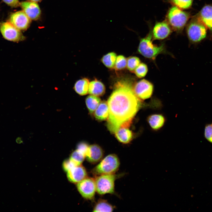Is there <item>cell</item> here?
Returning a JSON list of instances; mask_svg holds the SVG:
<instances>
[{
  "label": "cell",
  "mask_w": 212,
  "mask_h": 212,
  "mask_svg": "<svg viewBox=\"0 0 212 212\" xmlns=\"http://www.w3.org/2000/svg\"><path fill=\"white\" fill-rule=\"evenodd\" d=\"M116 138L124 144L129 143L132 140L133 134L128 127H120L115 133Z\"/></svg>",
  "instance_id": "2e32d148"
},
{
  "label": "cell",
  "mask_w": 212,
  "mask_h": 212,
  "mask_svg": "<svg viewBox=\"0 0 212 212\" xmlns=\"http://www.w3.org/2000/svg\"><path fill=\"white\" fill-rule=\"evenodd\" d=\"M204 135L206 138L212 144V124L207 125L206 126Z\"/></svg>",
  "instance_id": "f1b7e54d"
},
{
  "label": "cell",
  "mask_w": 212,
  "mask_h": 212,
  "mask_svg": "<svg viewBox=\"0 0 212 212\" xmlns=\"http://www.w3.org/2000/svg\"><path fill=\"white\" fill-rule=\"evenodd\" d=\"M196 16L207 29L212 30V6H205Z\"/></svg>",
  "instance_id": "9a60e30c"
},
{
  "label": "cell",
  "mask_w": 212,
  "mask_h": 212,
  "mask_svg": "<svg viewBox=\"0 0 212 212\" xmlns=\"http://www.w3.org/2000/svg\"><path fill=\"white\" fill-rule=\"evenodd\" d=\"M169 2L181 9H187L191 6L193 0H168Z\"/></svg>",
  "instance_id": "cb8c5ba5"
},
{
  "label": "cell",
  "mask_w": 212,
  "mask_h": 212,
  "mask_svg": "<svg viewBox=\"0 0 212 212\" xmlns=\"http://www.w3.org/2000/svg\"><path fill=\"white\" fill-rule=\"evenodd\" d=\"M140 63V60L139 58L135 56L130 57L127 60V67L130 71L134 72Z\"/></svg>",
  "instance_id": "d4e9b609"
},
{
  "label": "cell",
  "mask_w": 212,
  "mask_h": 212,
  "mask_svg": "<svg viewBox=\"0 0 212 212\" xmlns=\"http://www.w3.org/2000/svg\"><path fill=\"white\" fill-rule=\"evenodd\" d=\"M89 146L88 144L86 143L81 142L78 144L77 149L82 153L85 156Z\"/></svg>",
  "instance_id": "4dcf8cb0"
},
{
  "label": "cell",
  "mask_w": 212,
  "mask_h": 212,
  "mask_svg": "<svg viewBox=\"0 0 212 212\" xmlns=\"http://www.w3.org/2000/svg\"><path fill=\"white\" fill-rule=\"evenodd\" d=\"M77 188L81 196L88 200L93 199L96 191L95 180L86 177L77 183Z\"/></svg>",
  "instance_id": "ba28073f"
},
{
  "label": "cell",
  "mask_w": 212,
  "mask_h": 212,
  "mask_svg": "<svg viewBox=\"0 0 212 212\" xmlns=\"http://www.w3.org/2000/svg\"><path fill=\"white\" fill-rule=\"evenodd\" d=\"M78 165L70 159L65 160L63 164L64 169L67 172L74 167Z\"/></svg>",
  "instance_id": "f546056e"
},
{
  "label": "cell",
  "mask_w": 212,
  "mask_h": 212,
  "mask_svg": "<svg viewBox=\"0 0 212 212\" xmlns=\"http://www.w3.org/2000/svg\"><path fill=\"white\" fill-rule=\"evenodd\" d=\"M207 28L196 16L188 24L186 33L189 41L193 43L200 42L206 37Z\"/></svg>",
  "instance_id": "5b68a950"
},
{
  "label": "cell",
  "mask_w": 212,
  "mask_h": 212,
  "mask_svg": "<svg viewBox=\"0 0 212 212\" xmlns=\"http://www.w3.org/2000/svg\"><path fill=\"white\" fill-rule=\"evenodd\" d=\"M153 40L152 30L150 29L147 35L140 39L138 51L145 57L153 61L158 55L166 52L164 43L156 45L153 44Z\"/></svg>",
  "instance_id": "7a4b0ae2"
},
{
  "label": "cell",
  "mask_w": 212,
  "mask_h": 212,
  "mask_svg": "<svg viewBox=\"0 0 212 212\" xmlns=\"http://www.w3.org/2000/svg\"><path fill=\"white\" fill-rule=\"evenodd\" d=\"M107 101L109 115L107 125L115 134L121 127H129L140 108L141 101L135 95L130 83L118 82Z\"/></svg>",
  "instance_id": "6da1fadb"
},
{
  "label": "cell",
  "mask_w": 212,
  "mask_h": 212,
  "mask_svg": "<svg viewBox=\"0 0 212 212\" xmlns=\"http://www.w3.org/2000/svg\"><path fill=\"white\" fill-rule=\"evenodd\" d=\"M190 17L188 12L173 6L168 10L165 20L172 30L179 32L183 30Z\"/></svg>",
  "instance_id": "3957f363"
},
{
  "label": "cell",
  "mask_w": 212,
  "mask_h": 212,
  "mask_svg": "<svg viewBox=\"0 0 212 212\" xmlns=\"http://www.w3.org/2000/svg\"><path fill=\"white\" fill-rule=\"evenodd\" d=\"M103 152L100 146L94 144L89 146L87 151L85 158L89 162L95 163L101 160L103 158Z\"/></svg>",
  "instance_id": "4fadbf2b"
},
{
  "label": "cell",
  "mask_w": 212,
  "mask_h": 212,
  "mask_svg": "<svg viewBox=\"0 0 212 212\" xmlns=\"http://www.w3.org/2000/svg\"><path fill=\"white\" fill-rule=\"evenodd\" d=\"M134 93L141 100L150 98L152 95L153 86L148 81L143 79L136 83L133 87Z\"/></svg>",
  "instance_id": "9c48e42d"
},
{
  "label": "cell",
  "mask_w": 212,
  "mask_h": 212,
  "mask_svg": "<svg viewBox=\"0 0 212 212\" xmlns=\"http://www.w3.org/2000/svg\"><path fill=\"white\" fill-rule=\"evenodd\" d=\"M172 29L166 20L157 22L152 30L153 40H161L168 37L172 32Z\"/></svg>",
  "instance_id": "8fae6325"
},
{
  "label": "cell",
  "mask_w": 212,
  "mask_h": 212,
  "mask_svg": "<svg viewBox=\"0 0 212 212\" xmlns=\"http://www.w3.org/2000/svg\"><path fill=\"white\" fill-rule=\"evenodd\" d=\"M23 11L31 20H35L40 17L41 11L37 3L31 1H25L20 3Z\"/></svg>",
  "instance_id": "7c38bea8"
},
{
  "label": "cell",
  "mask_w": 212,
  "mask_h": 212,
  "mask_svg": "<svg viewBox=\"0 0 212 212\" xmlns=\"http://www.w3.org/2000/svg\"><path fill=\"white\" fill-rule=\"evenodd\" d=\"M94 116L97 120L103 121L107 119L109 115V108L107 102L102 101L94 112Z\"/></svg>",
  "instance_id": "ac0fdd59"
},
{
  "label": "cell",
  "mask_w": 212,
  "mask_h": 212,
  "mask_svg": "<svg viewBox=\"0 0 212 212\" xmlns=\"http://www.w3.org/2000/svg\"><path fill=\"white\" fill-rule=\"evenodd\" d=\"M148 122L153 130L160 129L163 125L165 119L164 116L159 114H154L149 116L147 119Z\"/></svg>",
  "instance_id": "d6986e66"
},
{
  "label": "cell",
  "mask_w": 212,
  "mask_h": 212,
  "mask_svg": "<svg viewBox=\"0 0 212 212\" xmlns=\"http://www.w3.org/2000/svg\"><path fill=\"white\" fill-rule=\"evenodd\" d=\"M89 84V80L84 78L77 80L75 83L73 88L79 95H85L88 92Z\"/></svg>",
  "instance_id": "ffe728a7"
},
{
  "label": "cell",
  "mask_w": 212,
  "mask_h": 212,
  "mask_svg": "<svg viewBox=\"0 0 212 212\" xmlns=\"http://www.w3.org/2000/svg\"><path fill=\"white\" fill-rule=\"evenodd\" d=\"M101 102L100 99L97 96L91 95L87 97L86 104L90 114H92L94 112Z\"/></svg>",
  "instance_id": "44dd1931"
},
{
  "label": "cell",
  "mask_w": 212,
  "mask_h": 212,
  "mask_svg": "<svg viewBox=\"0 0 212 212\" xmlns=\"http://www.w3.org/2000/svg\"><path fill=\"white\" fill-rule=\"evenodd\" d=\"M117 176L113 174L97 176L95 180L96 191L99 194L113 193L115 181Z\"/></svg>",
  "instance_id": "8992f818"
},
{
  "label": "cell",
  "mask_w": 212,
  "mask_h": 212,
  "mask_svg": "<svg viewBox=\"0 0 212 212\" xmlns=\"http://www.w3.org/2000/svg\"><path fill=\"white\" fill-rule=\"evenodd\" d=\"M113 210V206L106 201L101 199L99 200L94 206V212H112Z\"/></svg>",
  "instance_id": "7402d4cb"
},
{
  "label": "cell",
  "mask_w": 212,
  "mask_h": 212,
  "mask_svg": "<svg viewBox=\"0 0 212 212\" xmlns=\"http://www.w3.org/2000/svg\"><path fill=\"white\" fill-rule=\"evenodd\" d=\"M29 0L30 1L37 3V2L40 1L41 0Z\"/></svg>",
  "instance_id": "d6a6232c"
},
{
  "label": "cell",
  "mask_w": 212,
  "mask_h": 212,
  "mask_svg": "<svg viewBox=\"0 0 212 212\" xmlns=\"http://www.w3.org/2000/svg\"><path fill=\"white\" fill-rule=\"evenodd\" d=\"M8 5L12 7H16L20 5L19 0H2Z\"/></svg>",
  "instance_id": "1f68e13d"
},
{
  "label": "cell",
  "mask_w": 212,
  "mask_h": 212,
  "mask_svg": "<svg viewBox=\"0 0 212 212\" xmlns=\"http://www.w3.org/2000/svg\"><path fill=\"white\" fill-rule=\"evenodd\" d=\"M105 90L104 84L101 82L95 80L90 83L88 92L90 95L99 97L104 94Z\"/></svg>",
  "instance_id": "e0dca14e"
},
{
  "label": "cell",
  "mask_w": 212,
  "mask_h": 212,
  "mask_svg": "<svg viewBox=\"0 0 212 212\" xmlns=\"http://www.w3.org/2000/svg\"><path fill=\"white\" fill-rule=\"evenodd\" d=\"M85 168L81 165L76 166L67 172L69 180L73 183H77L86 177Z\"/></svg>",
  "instance_id": "5bb4252c"
},
{
  "label": "cell",
  "mask_w": 212,
  "mask_h": 212,
  "mask_svg": "<svg viewBox=\"0 0 212 212\" xmlns=\"http://www.w3.org/2000/svg\"><path fill=\"white\" fill-rule=\"evenodd\" d=\"M148 70L147 65L144 63H141L136 68L134 72L138 77L142 78L146 75Z\"/></svg>",
  "instance_id": "4316f807"
},
{
  "label": "cell",
  "mask_w": 212,
  "mask_h": 212,
  "mask_svg": "<svg viewBox=\"0 0 212 212\" xmlns=\"http://www.w3.org/2000/svg\"><path fill=\"white\" fill-rule=\"evenodd\" d=\"M31 21L23 10L11 13L9 19V21L20 31L26 30Z\"/></svg>",
  "instance_id": "30bf717a"
},
{
  "label": "cell",
  "mask_w": 212,
  "mask_h": 212,
  "mask_svg": "<svg viewBox=\"0 0 212 212\" xmlns=\"http://www.w3.org/2000/svg\"><path fill=\"white\" fill-rule=\"evenodd\" d=\"M85 158V155L76 149L72 153L69 159L77 165H79L82 164Z\"/></svg>",
  "instance_id": "484cf974"
},
{
  "label": "cell",
  "mask_w": 212,
  "mask_h": 212,
  "mask_svg": "<svg viewBox=\"0 0 212 212\" xmlns=\"http://www.w3.org/2000/svg\"><path fill=\"white\" fill-rule=\"evenodd\" d=\"M0 31L3 37L10 42H19L25 39L21 31L9 21L0 23Z\"/></svg>",
  "instance_id": "52a82bcc"
},
{
  "label": "cell",
  "mask_w": 212,
  "mask_h": 212,
  "mask_svg": "<svg viewBox=\"0 0 212 212\" xmlns=\"http://www.w3.org/2000/svg\"><path fill=\"white\" fill-rule=\"evenodd\" d=\"M117 57L116 53L114 52H110L103 57L101 61L108 68H114Z\"/></svg>",
  "instance_id": "603a6c76"
},
{
  "label": "cell",
  "mask_w": 212,
  "mask_h": 212,
  "mask_svg": "<svg viewBox=\"0 0 212 212\" xmlns=\"http://www.w3.org/2000/svg\"><path fill=\"white\" fill-rule=\"evenodd\" d=\"M126 59L123 56L119 55L117 57L114 68L116 70H120L125 69L127 65Z\"/></svg>",
  "instance_id": "83f0119b"
},
{
  "label": "cell",
  "mask_w": 212,
  "mask_h": 212,
  "mask_svg": "<svg viewBox=\"0 0 212 212\" xmlns=\"http://www.w3.org/2000/svg\"><path fill=\"white\" fill-rule=\"evenodd\" d=\"M120 165L119 159L116 155L109 154L103 159L92 170L94 175L113 174L118 170Z\"/></svg>",
  "instance_id": "277c9868"
}]
</instances>
